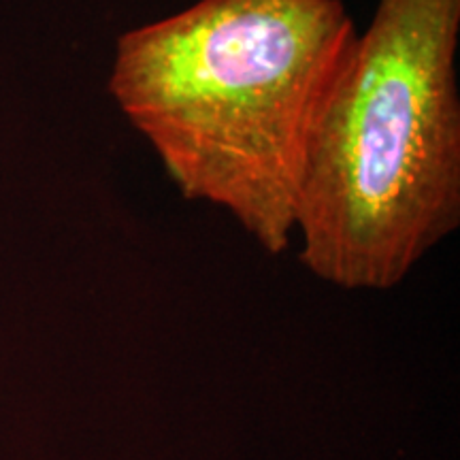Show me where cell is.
<instances>
[{"label": "cell", "instance_id": "2", "mask_svg": "<svg viewBox=\"0 0 460 460\" xmlns=\"http://www.w3.org/2000/svg\"><path fill=\"white\" fill-rule=\"evenodd\" d=\"M460 0H377L309 152L301 261L390 288L460 224Z\"/></svg>", "mask_w": 460, "mask_h": 460}, {"label": "cell", "instance_id": "1", "mask_svg": "<svg viewBox=\"0 0 460 460\" xmlns=\"http://www.w3.org/2000/svg\"><path fill=\"white\" fill-rule=\"evenodd\" d=\"M356 39L341 0H199L119 34L109 92L183 197L279 254Z\"/></svg>", "mask_w": 460, "mask_h": 460}]
</instances>
